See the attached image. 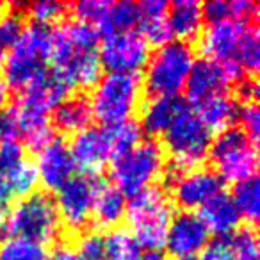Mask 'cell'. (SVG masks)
Listing matches in <instances>:
<instances>
[{
  "mask_svg": "<svg viewBox=\"0 0 260 260\" xmlns=\"http://www.w3.org/2000/svg\"><path fill=\"white\" fill-rule=\"evenodd\" d=\"M173 260H200L198 256H180V258H173Z\"/></svg>",
  "mask_w": 260,
  "mask_h": 260,
  "instance_id": "44",
  "label": "cell"
},
{
  "mask_svg": "<svg viewBox=\"0 0 260 260\" xmlns=\"http://www.w3.org/2000/svg\"><path fill=\"white\" fill-rule=\"evenodd\" d=\"M249 23L239 22H217L210 23L205 30L200 34V52L203 57L212 59L219 64L226 66L235 77L244 79V73L241 72L237 64V48L241 43V38Z\"/></svg>",
  "mask_w": 260,
  "mask_h": 260,
  "instance_id": "12",
  "label": "cell"
},
{
  "mask_svg": "<svg viewBox=\"0 0 260 260\" xmlns=\"http://www.w3.org/2000/svg\"><path fill=\"white\" fill-rule=\"evenodd\" d=\"M23 9V15L30 16L38 25H50V23L61 22L68 15L70 4L64 2H55V0H41L34 4H20Z\"/></svg>",
  "mask_w": 260,
  "mask_h": 260,
  "instance_id": "32",
  "label": "cell"
},
{
  "mask_svg": "<svg viewBox=\"0 0 260 260\" xmlns=\"http://www.w3.org/2000/svg\"><path fill=\"white\" fill-rule=\"evenodd\" d=\"M194 47L187 41L171 40L157 48L145 66L143 89L150 98L178 96L184 91L187 77L194 64Z\"/></svg>",
  "mask_w": 260,
  "mask_h": 260,
  "instance_id": "2",
  "label": "cell"
},
{
  "mask_svg": "<svg viewBox=\"0 0 260 260\" xmlns=\"http://www.w3.org/2000/svg\"><path fill=\"white\" fill-rule=\"evenodd\" d=\"M25 29V15L20 4L13 6L11 11H6L0 16V52L11 50L13 45L20 40Z\"/></svg>",
  "mask_w": 260,
  "mask_h": 260,
  "instance_id": "31",
  "label": "cell"
},
{
  "mask_svg": "<svg viewBox=\"0 0 260 260\" xmlns=\"http://www.w3.org/2000/svg\"><path fill=\"white\" fill-rule=\"evenodd\" d=\"M200 217L207 224L209 232H214L217 237H228L232 235L241 224V216L232 202L230 194L221 192L214 196L207 205L200 209Z\"/></svg>",
  "mask_w": 260,
  "mask_h": 260,
  "instance_id": "23",
  "label": "cell"
},
{
  "mask_svg": "<svg viewBox=\"0 0 260 260\" xmlns=\"http://www.w3.org/2000/svg\"><path fill=\"white\" fill-rule=\"evenodd\" d=\"M105 130H107L109 141H111L114 159L123 155V153L130 152V150L136 148L143 141V128L134 118L121 123H116V125L111 126H105Z\"/></svg>",
  "mask_w": 260,
  "mask_h": 260,
  "instance_id": "27",
  "label": "cell"
},
{
  "mask_svg": "<svg viewBox=\"0 0 260 260\" xmlns=\"http://www.w3.org/2000/svg\"><path fill=\"white\" fill-rule=\"evenodd\" d=\"M38 180L47 191L57 192L75 177V162L64 139L54 138L38 152L36 160Z\"/></svg>",
  "mask_w": 260,
  "mask_h": 260,
  "instance_id": "16",
  "label": "cell"
},
{
  "mask_svg": "<svg viewBox=\"0 0 260 260\" xmlns=\"http://www.w3.org/2000/svg\"><path fill=\"white\" fill-rule=\"evenodd\" d=\"M175 216L173 202L159 185L145 189L126 200V219L130 234L139 248L146 251H160L166 248V235Z\"/></svg>",
  "mask_w": 260,
  "mask_h": 260,
  "instance_id": "1",
  "label": "cell"
},
{
  "mask_svg": "<svg viewBox=\"0 0 260 260\" xmlns=\"http://www.w3.org/2000/svg\"><path fill=\"white\" fill-rule=\"evenodd\" d=\"M104 241L107 260H138L141 255V248L128 230H111L107 235H104Z\"/></svg>",
  "mask_w": 260,
  "mask_h": 260,
  "instance_id": "29",
  "label": "cell"
},
{
  "mask_svg": "<svg viewBox=\"0 0 260 260\" xmlns=\"http://www.w3.org/2000/svg\"><path fill=\"white\" fill-rule=\"evenodd\" d=\"M68 148L75 168L87 175H100L102 168L114 159L105 126H87L73 136Z\"/></svg>",
  "mask_w": 260,
  "mask_h": 260,
  "instance_id": "15",
  "label": "cell"
},
{
  "mask_svg": "<svg viewBox=\"0 0 260 260\" xmlns=\"http://www.w3.org/2000/svg\"><path fill=\"white\" fill-rule=\"evenodd\" d=\"M168 185L171 187V196H173L171 202L189 212L202 209L214 196L224 192L223 178L209 168H196L180 173L168 182Z\"/></svg>",
  "mask_w": 260,
  "mask_h": 260,
  "instance_id": "11",
  "label": "cell"
},
{
  "mask_svg": "<svg viewBox=\"0 0 260 260\" xmlns=\"http://www.w3.org/2000/svg\"><path fill=\"white\" fill-rule=\"evenodd\" d=\"M6 9H8V6H6V4H2V2H0V16L4 15V13H6Z\"/></svg>",
  "mask_w": 260,
  "mask_h": 260,
  "instance_id": "45",
  "label": "cell"
},
{
  "mask_svg": "<svg viewBox=\"0 0 260 260\" xmlns=\"http://www.w3.org/2000/svg\"><path fill=\"white\" fill-rule=\"evenodd\" d=\"M98 47L102 68L109 73L139 75L150 59V45L138 30L102 38Z\"/></svg>",
  "mask_w": 260,
  "mask_h": 260,
  "instance_id": "10",
  "label": "cell"
},
{
  "mask_svg": "<svg viewBox=\"0 0 260 260\" xmlns=\"http://www.w3.org/2000/svg\"><path fill=\"white\" fill-rule=\"evenodd\" d=\"M48 249L45 244L23 237L8 235L0 239V260H47Z\"/></svg>",
  "mask_w": 260,
  "mask_h": 260,
  "instance_id": "26",
  "label": "cell"
},
{
  "mask_svg": "<svg viewBox=\"0 0 260 260\" xmlns=\"http://www.w3.org/2000/svg\"><path fill=\"white\" fill-rule=\"evenodd\" d=\"M138 260H139V258H138Z\"/></svg>",
  "mask_w": 260,
  "mask_h": 260,
  "instance_id": "46",
  "label": "cell"
},
{
  "mask_svg": "<svg viewBox=\"0 0 260 260\" xmlns=\"http://www.w3.org/2000/svg\"><path fill=\"white\" fill-rule=\"evenodd\" d=\"M52 50V29L47 25H25L20 40L4 55L2 70L8 87L22 91L47 70Z\"/></svg>",
  "mask_w": 260,
  "mask_h": 260,
  "instance_id": "3",
  "label": "cell"
},
{
  "mask_svg": "<svg viewBox=\"0 0 260 260\" xmlns=\"http://www.w3.org/2000/svg\"><path fill=\"white\" fill-rule=\"evenodd\" d=\"M162 150L170 153L171 164L182 171H189L209 159L212 134L198 119L192 107H189L162 134Z\"/></svg>",
  "mask_w": 260,
  "mask_h": 260,
  "instance_id": "7",
  "label": "cell"
},
{
  "mask_svg": "<svg viewBox=\"0 0 260 260\" xmlns=\"http://www.w3.org/2000/svg\"><path fill=\"white\" fill-rule=\"evenodd\" d=\"M200 260H235L234 253L230 249L226 237H217L216 241L209 242L205 246V249L202 251V256H198Z\"/></svg>",
  "mask_w": 260,
  "mask_h": 260,
  "instance_id": "38",
  "label": "cell"
},
{
  "mask_svg": "<svg viewBox=\"0 0 260 260\" xmlns=\"http://www.w3.org/2000/svg\"><path fill=\"white\" fill-rule=\"evenodd\" d=\"M210 242V232L198 212L175 214L168 228L166 248L175 258L180 256H198Z\"/></svg>",
  "mask_w": 260,
  "mask_h": 260,
  "instance_id": "14",
  "label": "cell"
},
{
  "mask_svg": "<svg viewBox=\"0 0 260 260\" xmlns=\"http://www.w3.org/2000/svg\"><path fill=\"white\" fill-rule=\"evenodd\" d=\"M47 260H84V258L77 253L75 248H72L68 244H62L59 248H55L52 253H48Z\"/></svg>",
  "mask_w": 260,
  "mask_h": 260,
  "instance_id": "40",
  "label": "cell"
},
{
  "mask_svg": "<svg viewBox=\"0 0 260 260\" xmlns=\"http://www.w3.org/2000/svg\"><path fill=\"white\" fill-rule=\"evenodd\" d=\"M235 209L241 219H244L249 226H255L260 216V184L258 178L251 177L234 184V191L230 194Z\"/></svg>",
  "mask_w": 260,
  "mask_h": 260,
  "instance_id": "25",
  "label": "cell"
},
{
  "mask_svg": "<svg viewBox=\"0 0 260 260\" xmlns=\"http://www.w3.org/2000/svg\"><path fill=\"white\" fill-rule=\"evenodd\" d=\"M209 159L214 171L223 178V182L248 180L256 177L258 152L256 145L246 136L241 126H230L217 134L209 150Z\"/></svg>",
  "mask_w": 260,
  "mask_h": 260,
  "instance_id": "8",
  "label": "cell"
},
{
  "mask_svg": "<svg viewBox=\"0 0 260 260\" xmlns=\"http://www.w3.org/2000/svg\"><path fill=\"white\" fill-rule=\"evenodd\" d=\"M6 230V212L4 209H0V235Z\"/></svg>",
  "mask_w": 260,
  "mask_h": 260,
  "instance_id": "43",
  "label": "cell"
},
{
  "mask_svg": "<svg viewBox=\"0 0 260 260\" xmlns=\"http://www.w3.org/2000/svg\"><path fill=\"white\" fill-rule=\"evenodd\" d=\"M139 260H166L162 251H145L139 255Z\"/></svg>",
  "mask_w": 260,
  "mask_h": 260,
  "instance_id": "42",
  "label": "cell"
},
{
  "mask_svg": "<svg viewBox=\"0 0 260 260\" xmlns=\"http://www.w3.org/2000/svg\"><path fill=\"white\" fill-rule=\"evenodd\" d=\"M237 119L241 121V128L246 132V136L256 145L260 134V111L256 104L241 105L237 112Z\"/></svg>",
  "mask_w": 260,
  "mask_h": 260,
  "instance_id": "35",
  "label": "cell"
},
{
  "mask_svg": "<svg viewBox=\"0 0 260 260\" xmlns=\"http://www.w3.org/2000/svg\"><path fill=\"white\" fill-rule=\"evenodd\" d=\"M139 22V4L132 0H121V2H111L107 13L100 25L96 27L102 38L114 36L121 32H132Z\"/></svg>",
  "mask_w": 260,
  "mask_h": 260,
  "instance_id": "24",
  "label": "cell"
},
{
  "mask_svg": "<svg viewBox=\"0 0 260 260\" xmlns=\"http://www.w3.org/2000/svg\"><path fill=\"white\" fill-rule=\"evenodd\" d=\"M191 107L185 98L180 96H160V98H150L143 105V118H141V128L143 132L150 136H162L173 121L182 114L184 111Z\"/></svg>",
  "mask_w": 260,
  "mask_h": 260,
  "instance_id": "17",
  "label": "cell"
},
{
  "mask_svg": "<svg viewBox=\"0 0 260 260\" xmlns=\"http://www.w3.org/2000/svg\"><path fill=\"white\" fill-rule=\"evenodd\" d=\"M105 180L100 175H75L64 187L57 191V207L61 224H64L72 234L84 232L91 221L93 203L96 198V192Z\"/></svg>",
  "mask_w": 260,
  "mask_h": 260,
  "instance_id": "9",
  "label": "cell"
},
{
  "mask_svg": "<svg viewBox=\"0 0 260 260\" xmlns=\"http://www.w3.org/2000/svg\"><path fill=\"white\" fill-rule=\"evenodd\" d=\"M166 170V153L160 143L148 139L111 162V180L125 196H134L155 185Z\"/></svg>",
  "mask_w": 260,
  "mask_h": 260,
  "instance_id": "4",
  "label": "cell"
},
{
  "mask_svg": "<svg viewBox=\"0 0 260 260\" xmlns=\"http://www.w3.org/2000/svg\"><path fill=\"white\" fill-rule=\"evenodd\" d=\"M203 13L202 4L196 0H177L173 4H168V27L171 38L178 41L198 40L203 30Z\"/></svg>",
  "mask_w": 260,
  "mask_h": 260,
  "instance_id": "18",
  "label": "cell"
},
{
  "mask_svg": "<svg viewBox=\"0 0 260 260\" xmlns=\"http://www.w3.org/2000/svg\"><path fill=\"white\" fill-rule=\"evenodd\" d=\"M235 260H260L258 235L255 226H239L232 235L226 237Z\"/></svg>",
  "mask_w": 260,
  "mask_h": 260,
  "instance_id": "30",
  "label": "cell"
},
{
  "mask_svg": "<svg viewBox=\"0 0 260 260\" xmlns=\"http://www.w3.org/2000/svg\"><path fill=\"white\" fill-rule=\"evenodd\" d=\"M194 114L203 125L209 128L210 134H219L223 130L234 126L235 119H237L239 104L234 96L228 93L217 94V96L207 98L202 104L194 105Z\"/></svg>",
  "mask_w": 260,
  "mask_h": 260,
  "instance_id": "22",
  "label": "cell"
},
{
  "mask_svg": "<svg viewBox=\"0 0 260 260\" xmlns=\"http://www.w3.org/2000/svg\"><path fill=\"white\" fill-rule=\"evenodd\" d=\"M8 100H9V87H8V84L4 82V79L0 77V112L6 109Z\"/></svg>",
  "mask_w": 260,
  "mask_h": 260,
  "instance_id": "41",
  "label": "cell"
},
{
  "mask_svg": "<svg viewBox=\"0 0 260 260\" xmlns=\"http://www.w3.org/2000/svg\"><path fill=\"white\" fill-rule=\"evenodd\" d=\"M141 38L157 48L171 41V32L168 27V2L164 0H146L139 4V22Z\"/></svg>",
  "mask_w": 260,
  "mask_h": 260,
  "instance_id": "21",
  "label": "cell"
},
{
  "mask_svg": "<svg viewBox=\"0 0 260 260\" xmlns=\"http://www.w3.org/2000/svg\"><path fill=\"white\" fill-rule=\"evenodd\" d=\"M61 219L50 194L34 191L18 200L6 217V232L13 237H23L47 246L61 234Z\"/></svg>",
  "mask_w": 260,
  "mask_h": 260,
  "instance_id": "6",
  "label": "cell"
},
{
  "mask_svg": "<svg viewBox=\"0 0 260 260\" xmlns=\"http://www.w3.org/2000/svg\"><path fill=\"white\" fill-rule=\"evenodd\" d=\"M77 253L84 260H107L105 256V241L100 232H86L79 239Z\"/></svg>",
  "mask_w": 260,
  "mask_h": 260,
  "instance_id": "34",
  "label": "cell"
},
{
  "mask_svg": "<svg viewBox=\"0 0 260 260\" xmlns=\"http://www.w3.org/2000/svg\"><path fill=\"white\" fill-rule=\"evenodd\" d=\"M27 159L25 146L22 141L0 143V171H8Z\"/></svg>",
  "mask_w": 260,
  "mask_h": 260,
  "instance_id": "36",
  "label": "cell"
},
{
  "mask_svg": "<svg viewBox=\"0 0 260 260\" xmlns=\"http://www.w3.org/2000/svg\"><path fill=\"white\" fill-rule=\"evenodd\" d=\"M111 2H102V0H84V2H77V4L70 6V9L73 11L79 22L89 23L96 29L100 25V22L104 20L105 13H107Z\"/></svg>",
  "mask_w": 260,
  "mask_h": 260,
  "instance_id": "33",
  "label": "cell"
},
{
  "mask_svg": "<svg viewBox=\"0 0 260 260\" xmlns=\"http://www.w3.org/2000/svg\"><path fill=\"white\" fill-rule=\"evenodd\" d=\"M235 100L244 104H256L258 100V82L255 77H244L235 84Z\"/></svg>",
  "mask_w": 260,
  "mask_h": 260,
  "instance_id": "39",
  "label": "cell"
},
{
  "mask_svg": "<svg viewBox=\"0 0 260 260\" xmlns=\"http://www.w3.org/2000/svg\"><path fill=\"white\" fill-rule=\"evenodd\" d=\"M6 141H20L18 119H16L13 107L0 112V143Z\"/></svg>",
  "mask_w": 260,
  "mask_h": 260,
  "instance_id": "37",
  "label": "cell"
},
{
  "mask_svg": "<svg viewBox=\"0 0 260 260\" xmlns=\"http://www.w3.org/2000/svg\"><path fill=\"white\" fill-rule=\"evenodd\" d=\"M93 121V111H91L89 98L84 94L66 98L62 104L52 111L50 123L55 128L66 136H75L87 126H91Z\"/></svg>",
  "mask_w": 260,
  "mask_h": 260,
  "instance_id": "19",
  "label": "cell"
},
{
  "mask_svg": "<svg viewBox=\"0 0 260 260\" xmlns=\"http://www.w3.org/2000/svg\"><path fill=\"white\" fill-rule=\"evenodd\" d=\"M143 82L139 75L107 73L93 87L89 98L93 118L104 126L132 119L141 105Z\"/></svg>",
  "mask_w": 260,
  "mask_h": 260,
  "instance_id": "5",
  "label": "cell"
},
{
  "mask_svg": "<svg viewBox=\"0 0 260 260\" xmlns=\"http://www.w3.org/2000/svg\"><path fill=\"white\" fill-rule=\"evenodd\" d=\"M126 216V196L114 185L104 184L96 192L91 221L98 230H116Z\"/></svg>",
  "mask_w": 260,
  "mask_h": 260,
  "instance_id": "20",
  "label": "cell"
},
{
  "mask_svg": "<svg viewBox=\"0 0 260 260\" xmlns=\"http://www.w3.org/2000/svg\"><path fill=\"white\" fill-rule=\"evenodd\" d=\"M237 64L244 77H255L260 66V38L256 23L246 25L237 48Z\"/></svg>",
  "mask_w": 260,
  "mask_h": 260,
  "instance_id": "28",
  "label": "cell"
},
{
  "mask_svg": "<svg viewBox=\"0 0 260 260\" xmlns=\"http://www.w3.org/2000/svg\"><path fill=\"white\" fill-rule=\"evenodd\" d=\"M239 80L241 79L235 77L226 66L219 64L212 59L202 57L194 61L187 82L184 86L185 100L187 104L198 105L207 98L228 93V89L234 87Z\"/></svg>",
  "mask_w": 260,
  "mask_h": 260,
  "instance_id": "13",
  "label": "cell"
}]
</instances>
